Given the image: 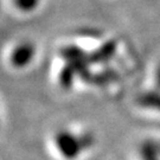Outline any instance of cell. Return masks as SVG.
I'll list each match as a JSON object with an SVG mask.
<instances>
[{"mask_svg":"<svg viewBox=\"0 0 160 160\" xmlns=\"http://www.w3.org/2000/svg\"><path fill=\"white\" fill-rule=\"evenodd\" d=\"M158 82H159V86H160V72H159V81Z\"/></svg>","mask_w":160,"mask_h":160,"instance_id":"5b68a950","label":"cell"},{"mask_svg":"<svg viewBox=\"0 0 160 160\" xmlns=\"http://www.w3.org/2000/svg\"><path fill=\"white\" fill-rule=\"evenodd\" d=\"M75 70L69 64H67L63 68V70L61 71V75H59V82H61V86L63 88H70L71 84H72V81H74V76H75Z\"/></svg>","mask_w":160,"mask_h":160,"instance_id":"3957f363","label":"cell"},{"mask_svg":"<svg viewBox=\"0 0 160 160\" xmlns=\"http://www.w3.org/2000/svg\"><path fill=\"white\" fill-rule=\"evenodd\" d=\"M94 142V139L90 134H82L76 137L72 133L67 131L58 132L55 135V143L59 153L65 159L72 160L77 158L84 148L90 147Z\"/></svg>","mask_w":160,"mask_h":160,"instance_id":"6da1fadb","label":"cell"},{"mask_svg":"<svg viewBox=\"0 0 160 160\" xmlns=\"http://www.w3.org/2000/svg\"><path fill=\"white\" fill-rule=\"evenodd\" d=\"M34 55V48L29 43H24L14 49L12 52L11 62L16 68H24L32 61Z\"/></svg>","mask_w":160,"mask_h":160,"instance_id":"7a4b0ae2","label":"cell"},{"mask_svg":"<svg viewBox=\"0 0 160 160\" xmlns=\"http://www.w3.org/2000/svg\"><path fill=\"white\" fill-rule=\"evenodd\" d=\"M16 4L23 11H31L38 4V0H16Z\"/></svg>","mask_w":160,"mask_h":160,"instance_id":"277c9868","label":"cell"}]
</instances>
